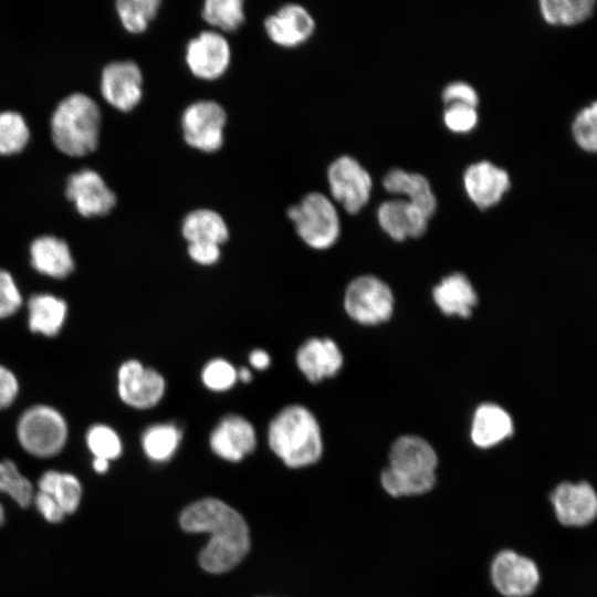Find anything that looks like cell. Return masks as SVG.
<instances>
[{"instance_id": "obj_1", "label": "cell", "mask_w": 597, "mask_h": 597, "mask_svg": "<svg viewBox=\"0 0 597 597\" xmlns=\"http://www.w3.org/2000/svg\"><path fill=\"white\" fill-rule=\"evenodd\" d=\"M186 532L209 533L211 537L199 555L200 566L213 574L223 573L247 555L249 528L235 510L217 499H202L187 506L180 515Z\"/></svg>"}, {"instance_id": "obj_2", "label": "cell", "mask_w": 597, "mask_h": 597, "mask_svg": "<svg viewBox=\"0 0 597 597\" xmlns=\"http://www.w3.org/2000/svg\"><path fill=\"white\" fill-rule=\"evenodd\" d=\"M102 111L96 101L74 92L63 97L50 118V136L54 147L67 157L78 158L94 153L100 144Z\"/></svg>"}, {"instance_id": "obj_3", "label": "cell", "mask_w": 597, "mask_h": 597, "mask_svg": "<svg viewBox=\"0 0 597 597\" xmlns=\"http://www.w3.org/2000/svg\"><path fill=\"white\" fill-rule=\"evenodd\" d=\"M268 441L272 452L290 468L311 465L323 452L320 423L308 408L298 404L285 406L272 418Z\"/></svg>"}, {"instance_id": "obj_4", "label": "cell", "mask_w": 597, "mask_h": 597, "mask_svg": "<svg viewBox=\"0 0 597 597\" xmlns=\"http://www.w3.org/2000/svg\"><path fill=\"white\" fill-rule=\"evenodd\" d=\"M298 238L315 250L332 248L339 238L341 220L334 202L324 193L312 191L286 210Z\"/></svg>"}, {"instance_id": "obj_5", "label": "cell", "mask_w": 597, "mask_h": 597, "mask_svg": "<svg viewBox=\"0 0 597 597\" xmlns=\"http://www.w3.org/2000/svg\"><path fill=\"white\" fill-rule=\"evenodd\" d=\"M17 438L29 454L51 458L65 447L69 426L64 416L54 407L33 405L21 413L17 422Z\"/></svg>"}, {"instance_id": "obj_6", "label": "cell", "mask_w": 597, "mask_h": 597, "mask_svg": "<svg viewBox=\"0 0 597 597\" xmlns=\"http://www.w3.org/2000/svg\"><path fill=\"white\" fill-rule=\"evenodd\" d=\"M228 114L224 107L213 100H197L188 104L180 116L184 142L192 149L212 154L224 143Z\"/></svg>"}, {"instance_id": "obj_7", "label": "cell", "mask_w": 597, "mask_h": 597, "mask_svg": "<svg viewBox=\"0 0 597 597\" xmlns=\"http://www.w3.org/2000/svg\"><path fill=\"white\" fill-rule=\"evenodd\" d=\"M390 287L374 275H360L346 287L344 308L347 315L363 325H377L388 321L394 312Z\"/></svg>"}, {"instance_id": "obj_8", "label": "cell", "mask_w": 597, "mask_h": 597, "mask_svg": "<svg viewBox=\"0 0 597 597\" xmlns=\"http://www.w3.org/2000/svg\"><path fill=\"white\" fill-rule=\"evenodd\" d=\"M166 379L155 368L130 358L117 370V394L128 407L146 410L156 407L166 394Z\"/></svg>"}, {"instance_id": "obj_9", "label": "cell", "mask_w": 597, "mask_h": 597, "mask_svg": "<svg viewBox=\"0 0 597 597\" xmlns=\"http://www.w3.org/2000/svg\"><path fill=\"white\" fill-rule=\"evenodd\" d=\"M327 182L332 198L350 214L358 213L369 201L371 177L354 157L335 158L327 168Z\"/></svg>"}, {"instance_id": "obj_10", "label": "cell", "mask_w": 597, "mask_h": 597, "mask_svg": "<svg viewBox=\"0 0 597 597\" xmlns=\"http://www.w3.org/2000/svg\"><path fill=\"white\" fill-rule=\"evenodd\" d=\"M232 60L231 45L224 34L203 30L192 36L185 48V63L198 80L216 81L222 77Z\"/></svg>"}, {"instance_id": "obj_11", "label": "cell", "mask_w": 597, "mask_h": 597, "mask_svg": "<svg viewBox=\"0 0 597 597\" xmlns=\"http://www.w3.org/2000/svg\"><path fill=\"white\" fill-rule=\"evenodd\" d=\"M100 92L103 100L122 113L135 109L144 96V75L132 60L107 63L101 71Z\"/></svg>"}, {"instance_id": "obj_12", "label": "cell", "mask_w": 597, "mask_h": 597, "mask_svg": "<svg viewBox=\"0 0 597 597\" xmlns=\"http://www.w3.org/2000/svg\"><path fill=\"white\" fill-rule=\"evenodd\" d=\"M64 195L84 218L105 217L117 203V197L95 169L82 168L66 178Z\"/></svg>"}, {"instance_id": "obj_13", "label": "cell", "mask_w": 597, "mask_h": 597, "mask_svg": "<svg viewBox=\"0 0 597 597\" xmlns=\"http://www.w3.org/2000/svg\"><path fill=\"white\" fill-rule=\"evenodd\" d=\"M490 577L494 588L505 597H527L540 582L535 563L511 549H503L493 557Z\"/></svg>"}, {"instance_id": "obj_14", "label": "cell", "mask_w": 597, "mask_h": 597, "mask_svg": "<svg viewBox=\"0 0 597 597\" xmlns=\"http://www.w3.org/2000/svg\"><path fill=\"white\" fill-rule=\"evenodd\" d=\"M269 40L283 49H294L307 42L316 28L311 12L300 3H285L263 22Z\"/></svg>"}, {"instance_id": "obj_15", "label": "cell", "mask_w": 597, "mask_h": 597, "mask_svg": "<svg viewBox=\"0 0 597 597\" xmlns=\"http://www.w3.org/2000/svg\"><path fill=\"white\" fill-rule=\"evenodd\" d=\"M209 444L219 458L238 462L252 453L256 447V433L253 425L243 416L229 413L220 419L212 429Z\"/></svg>"}, {"instance_id": "obj_16", "label": "cell", "mask_w": 597, "mask_h": 597, "mask_svg": "<svg viewBox=\"0 0 597 597\" xmlns=\"http://www.w3.org/2000/svg\"><path fill=\"white\" fill-rule=\"evenodd\" d=\"M463 187L469 199L480 209L498 205L511 188L507 171L491 161L481 160L467 167Z\"/></svg>"}, {"instance_id": "obj_17", "label": "cell", "mask_w": 597, "mask_h": 597, "mask_svg": "<svg viewBox=\"0 0 597 597\" xmlns=\"http://www.w3.org/2000/svg\"><path fill=\"white\" fill-rule=\"evenodd\" d=\"M551 501L556 517L566 526H584L597 516V494L587 482L558 484Z\"/></svg>"}, {"instance_id": "obj_18", "label": "cell", "mask_w": 597, "mask_h": 597, "mask_svg": "<svg viewBox=\"0 0 597 597\" xmlns=\"http://www.w3.org/2000/svg\"><path fill=\"white\" fill-rule=\"evenodd\" d=\"M343 354L327 337H312L300 345L295 354L298 370L310 383L334 377L343 366Z\"/></svg>"}, {"instance_id": "obj_19", "label": "cell", "mask_w": 597, "mask_h": 597, "mask_svg": "<svg viewBox=\"0 0 597 597\" xmlns=\"http://www.w3.org/2000/svg\"><path fill=\"white\" fill-rule=\"evenodd\" d=\"M377 221L381 230L395 241L421 237L429 218L405 199L386 200L377 209Z\"/></svg>"}, {"instance_id": "obj_20", "label": "cell", "mask_w": 597, "mask_h": 597, "mask_svg": "<svg viewBox=\"0 0 597 597\" xmlns=\"http://www.w3.org/2000/svg\"><path fill=\"white\" fill-rule=\"evenodd\" d=\"M438 455L423 438L405 434L394 441L389 450L390 468L413 475L436 474Z\"/></svg>"}, {"instance_id": "obj_21", "label": "cell", "mask_w": 597, "mask_h": 597, "mask_svg": "<svg viewBox=\"0 0 597 597\" xmlns=\"http://www.w3.org/2000/svg\"><path fill=\"white\" fill-rule=\"evenodd\" d=\"M30 263L40 274L62 280L69 276L75 262L67 242L53 234L34 238L29 248Z\"/></svg>"}, {"instance_id": "obj_22", "label": "cell", "mask_w": 597, "mask_h": 597, "mask_svg": "<svg viewBox=\"0 0 597 597\" xmlns=\"http://www.w3.org/2000/svg\"><path fill=\"white\" fill-rule=\"evenodd\" d=\"M514 431L510 413L499 405H480L472 418L470 436L472 442L481 449H489L503 442Z\"/></svg>"}, {"instance_id": "obj_23", "label": "cell", "mask_w": 597, "mask_h": 597, "mask_svg": "<svg viewBox=\"0 0 597 597\" xmlns=\"http://www.w3.org/2000/svg\"><path fill=\"white\" fill-rule=\"evenodd\" d=\"M383 186L389 193L406 196L407 201L429 219L436 212L437 199L429 180L423 175L392 168L384 176Z\"/></svg>"}, {"instance_id": "obj_24", "label": "cell", "mask_w": 597, "mask_h": 597, "mask_svg": "<svg viewBox=\"0 0 597 597\" xmlns=\"http://www.w3.org/2000/svg\"><path fill=\"white\" fill-rule=\"evenodd\" d=\"M433 301L446 315L469 317L478 302L476 293L462 273H452L440 281L432 291Z\"/></svg>"}, {"instance_id": "obj_25", "label": "cell", "mask_w": 597, "mask_h": 597, "mask_svg": "<svg viewBox=\"0 0 597 597\" xmlns=\"http://www.w3.org/2000/svg\"><path fill=\"white\" fill-rule=\"evenodd\" d=\"M67 316L66 302L51 293H36L28 300V325L32 333L56 336Z\"/></svg>"}, {"instance_id": "obj_26", "label": "cell", "mask_w": 597, "mask_h": 597, "mask_svg": "<svg viewBox=\"0 0 597 597\" xmlns=\"http://www.w3.org/2000/svg\"><path fill=\"white\" fill-rule=\"evenodd\" d=\"M180 231L187 243L213 242L222 247L230 238L224 218L210 208H197L182 219Z\"/></svg>"}, {"instance_id": "obj_27", "label": "cell", "mask_w": 597, "mask_h": 597, "mask_svg": "<svg viewBox=\"0 0 597 597\" xmlns=\"http://www.w3.org/2000/svg\"><path fill=\"white\" fill-rule=\"evenodd\" d=\"M540 13L543 20L554 27H576L584 23L595 12V0H541Z\"/></svg>"}, {"instance_id": "obj_28", "label": "cell", "mask_w": 597, "mask_h": 597, "mask_svg": "<svg viewBox=\"0 0 597 597\" xmlns=\"http://www.w3.org/2000/svg\"><path fill=\"white\" fill-rule=\"evenodd\" d=\"M40 492L51 495L65 515L74 513L81 502L82 486L78 479L57 470L45 471L38 481Z\"/></svg>"}, {"instance_id": "obj_29", "label": "cell", "mask_w": 597, "mask_h": 597, "mask_svg": "<svg viewBox=\"0 0 597 597\" xmlns=\"http://www.w3.org/2000/svg\"><path fill=\"white\" fill-rule=\"evenodd\" d=\"M182 431L174 422H159L147 427L142 434V448L153 461L169 460L177 451Z\"/></svg>"}, {"instance_id": "obj_30", "label": "cell", "mask_w": 597, "mask_h": 597, "mask_svg": "<svg viewBox=\"0 0 597 597\" xmlns=\"http://www.w3.org/2000/svg\"><path fill=\"white\" fill-rule=\"evenodd\" d=\"M202 20L211 30L229 33L239 30L245 21L243 0H206L201 8Z\"/></svg>"}, {"instance_id": "obj_31", "label": "cell", "mask_w": 597, "mask_h": 597, "mask_svg": "<svg viewBox=\"0 0 597 597\" xmlns=\"http://www.w3.org/2000/svg\"><path fill=\"white\" fill-rule=\"evenodd\" d=\"M160 6V0H117L115 11L125 31L142 34L158 15Z\"/></svg>"}, {"instance_id": "obj_32", "label": "cell", "mask_w": 597, "mask_h": 597, "mask_svg": "<svg viewBox=\"0 0 597 597\" xmlns=\"http://www.w3.org/2000/svg\"><path fill=\"white\" fill-rule=\"evenodd\" d=\"M31 137L25 117L18 111L0 112V156H13L23 151Z\"/></svg>"}, {"instance_id": "obj_33", "label": "cell", "mask_w": 597, "mask_h": 597, "mask_svg": "<svg viewBox=\"0 0 597 597\" xmlns=\"http://www.w3.org/2000/svg\"><path fill=\"white\" fill-rule=\"evenodd\" d=\"M380 484L394 498L421 495L432 490L436 474L413 475L387 467L380 473Z\"/></svg>"}, {"instance_id": "obj_34", "label": "cell", "mask_w": 597, "mask_h": 597, "mask_svg": "<svg viewBox=\"0 0 597 597\" xmlns=\"http://www.w3.org/2000/svg\"><path fill=\"white\" fill-rule=\"evenodd\" d=\"M0 492L9 495L23 509L31 505L35 495L30 480L20 472L17 464L10 459L0 461Z\"/></svg>"}, {"instance_id": "obj_35", "label": "cell", "mask_w": 597, "mask_h": 597, "mask_svg": "<svg viewBox=\"0 0 597 597\" xmlns=\"http://www.w3.org/2000/svg\"><path fill=\"white\" fill-rule=\"evenodd\" d=\"M570 135L580 150L597 154V100L575 114L570 123Z\"/></svg>"}, {"instance_id": "obj_36", "label": "cell", "mask_w": 597, "mask_h": 597, "mask_svg": "<svg viewBox=\"0 0 597 597\" xmlns=\"http://www.w3.org/2000/svg\"><path fill=\"white\" fill-rule=\"evenodd\" d=\"M85 441L93 458L107 461L117 459L123 450L118 433L109 426L95 423L86 432Z\"/></svg>"}, {"instance_id": "obj_37", "label": "cell", "mask_w": 597, "mask_h": 597, "mask_svg": "<svg viewBox=\"0 0 597 597\" xmlns=\"http://www.w3.org/2000/svg\"><path fill=\"white\" fill-rule=\"evenodd\" d=\"M200 378L202 385L213 392L228 391L239 381L238 369L222 357L208 360L201 369Z\"/></svg>"}, {"instance_id": "obj_38", "label": "cell", "mask_w": 597, "mask_h": 597, "mask_svg": "<svg viewBox=\"0 0 597 597\" xmlns=\"http://www.w3.org/2000/svg\"><path fill=\"white\" fill-rule=\"evenodd\" d=\"M479 122L476 107L463 104H451L446 106L443 112V123L446 127L455 134H468L472 132Z\"/></svg>"}, {"instance_id": "obj_39", "label": "cell", "mask_w": 597, "mask_h": 597, "mask_svg": "<svg viewBox=\"0 0 597 597\" xmlns=\"http://www.w3.org/2000/svg\"><path fill=\"white\" fill-rule=\"evenodd\" d=\"M23 303L12 274L0 268V320L15 314Z\"/></svg>"}, {"instance_id": "obj_40", "label": "cell", "mask_w": 597, "mask_h": 597, "mask_svg": "<svg viewBox=\"0 0 597 597\" xmlns=\"http://www.w3.org/2000/svg\"><path fill=\"white\" fill-rule=\"evenodd\" d=\"M442 102L446 106L451 104H463L478 107L479 95L473 86L463 81L449 83L442 91Z\"/></svg>"}, {"instance_id": "obj_41", "label": "cell", "mask_w": 597, "mask_h": 597, "mask_svg": "<svg viewBox=\"0 0 597 597\" xmlns=\"http://www.w3.org/2000/svg\"><path fill=\"white\" fill-rule=\"evenodd\" d=\"M189 258L197 264L210 266L221 258V245L213 242H191L187 244Z\"/></svg>"}, {"instance_id": "obj_42", "label": "cell", "mask_w": 597, "mask_h": 597, "mask_svg": "<svg viewBox=\"0 0 597 597\" xmlns=\"http://www.w3.org/2000/svg\"><path fill=\"white\" fill-rule=\"evenodd\" d=\"M19 380L14 373L0 364V410L9 408L18 397Z\"/></svg>"}, {"instance_id": "obj_43", "label": "cell", "mask_w": 597, "mask_h": 597, "mask_svg": "<svg viewBox=\"0 0 597 597\" xmlns=\"http://www.w3.org/2000/svg\"><path fill=\"white\" fill-rule=\"evenodd\" d=\"M33 502L39 513L49 523H60L63 521L65 513L51 495L38 491Z\"/></svg>"}, {"instance_id": "obj_44", "label": "cell", "mask_w": 597, "mask_h": 597, "mask_svg": "<svg viewBox=\"0 0 597 597\" xmlns=\"http://www.w3.org/2000/svg\"><path fill=\"white\" fill-rule=\"evenodd\" d=\"M249 364L255 370H265L271 365L269 353L261 348H255L249 354Z\"/></svg>"}, {"instance_id": "obj_45", "label": "cell", "mask_w": 597, "mask_h": 597, "mask_svg": "<svg viewBox=\"0 0 597 597\" xmlns=\"http://www.w3.org/2000/svg\"><path fill=\"white\" fill-rule=\"evenodd\" d=\"M93 469L97 473H105L108 470L109 461L98 458H93Z\"/></svg>"}, {"instance_id": "obj_46", "label": "cell", "mask_w": 597, "mask_h": 597, "mask_svg": "<svg viewBox=\"0 0 597 597\" xmlns=\"http://www.w3.org/2000/svg\"><path fill=\"white\" fill-rule=\"evenodd\" d=\"M238 380L248 384L252 380V373L248 367H240L238 369Z\"/></svg>"}, {"instance_id": "obj_47", "label": "cell", "mask_w": 597, "mask_h": 597, "mask_svg": "<svg viewBox=\"0 0 597 597\" xmlns=\"http://www.w3.org/2000/svg\"><path fill=\"white\" fill-rule=\"evenodd\" d=\"M4 517H6L4 509H3V506H2V504L0 502V526L4 523Z\"/></svg>"}]
</instances>
